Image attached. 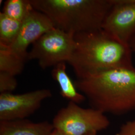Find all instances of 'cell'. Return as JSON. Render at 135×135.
<instances>
[{"mask_svg":"<svg viewBox=\"0 0 135 135\" xmlns=\"http://www.w3.org/2000/svg\"><path fill=\"white\" fill-rule=\"evenodd\" d=\"M115 135H135V120L123 124Z\"/></svg>","mask_w":135,"mask_h":135,"instance_id":"obj_15","label":"cell"},{"mask_svg":"<svg viewBox=\"0 0 135 135\" xmlns=\"http://www.w3.org/2000/svg\"><path fill=\"white\" fill-rule=\"evenodd\" d=\"M87 135H97V133H91V134Z\"/></svg>","mask_w":135,"mask_h":135,"instance_id":"obj_18","label":"cell"},{"mask_svg":"<svg viewBox=\"0 0 135 135\" xmlns=\"http://www.w3.org/2000/svg\"><path fill=\"white\" fill-rule=\"evenodd\" d=\"M102 29L129 45L135 35V0H113Z\"/></svg>","mask_w":135,"mask_h":135,"instance_id":"obj_7","label":"cell"},{"mask_svg":"<svg viewBox=\"0 0 135 135\" xmlns=\"http://www.w3.org/2000/svg\"><path fill=\"white\" fill-rule=\"evenodd\" d=\"M75 48L68 62L77 77L102 70L134 67L129 46L103 30L74 35Z\"/></svg>","mask_w":135,"mask_h":135,"instance_id":"obj_2","label":"cell"},{"mask_svg":"<svg viewBox=\"0 0 135 135\" xmlns=\"http://www.w3.org/2000/svg\"><path fill=\"white\" fill-rule=\"evenodd\" d=\"M22 22L0 13V46L9 47L17 38Z\"/></svg>","mask_w":135,"mask_h":135,"instance_id":"obj_11","label":"cell"},{"mask_svg":"<svg viewBox=\"0 0 135 135\" xmlns=\"http://www.w3.org/2000/svg\"><path fill=\"white\" fill-rule=\"evenodd\" d=\"M54 129L66 135H87L104 130L110 122L96 109L83 108L72 102L58 111L53 120Z\"/></svg>","mask_w":135,"mask_h":135,"instance_id":"obj_4","label":"cell"},{"mask_svg":"<svg viewBox=\"0 0 135 135\" xmlns=\"http://www.w3.org/2000/svg\"><path fill=\"white\" fill-rule=\"evenodd\" d=\"M26 60L12 53L5 47L0 46V72L16 76L24 70Z\"/></svg>","mask_w":135,"mask_h":135,"instance_id":"obj_12","label":"cell"},{"mask_svg":"<svg viewBox=\"0 0 135 135\" xmlns=\"http://www.w3.org/2000/svg\"><path fill=\"white\" fill-rule=\"evenodd\" d=\"M53 125L48 121L35 123L27 119L0 121V135H50Z\"/></svg>","mask_w":135,"mask_h":135,"instance_id":"obj_9","label":"cell"},{"mask_svg":"<svg viewBox=\"0 0 135 135\" xmlns=\"http://www.w3.org/2000/svg\"><path fill=\"white\" fill-rule=\"evenodd\" d=\"M74 35L56 28L49 31L33 44L28 61L37 60L43 69L68 63L75 48Z\"/></svg>","mask_w":135,"mask_h":135,"instance_id":"obj_5","label":"cell"},{"mask_svg":"<svg viewBox=\"0 0 135 135\" xmlns=\"http://www.w3.org/2000/svg\"><path fill=\"white\" fill-rule=\"evenodd\" d=\"M54 28L52 21L46 15L34 9L22 22L19 33L14 42L10 47L5 48L27 61L29 46Z\"/></svg>","mask_w":135,"mask_h":135,"instance_id":"obj_8","label":"cell"},{"mask_svg":"<svg viewBox=\"0 0 135 135\" xmlns=\"http://www.w3.org/2000/svg\"><path fill=\"white\" fill-rule=\"evenodd\" d=\"M54 27L76 34L102 29L113 0H30Z\"/></svg>","mask_w":135,"mask_h":135,"instance_id":"obj_3","label":"cell"},{"mask_svg":"<svg viewBox=\"0 0 135 135\" xmlns=\"http://www.w3.org/2000/svg\"><path fill=\"white\" fill-rule=\"evenodd\" d=\"M74 84L91 108L122 115L135 111V68H116L87 73Z\"/></svg>","mask_w":135,"mask_h":135,"instance_id":"obj_1","label":"cell"},{"mask_svg":"<svg viewBox=\"0 0 135 135\" xmlns=\"http://www.w3.org/2000/svg\"><path fill=\"white\" fill-rule=\"evenodd\" d=\"M66 62L59 63L52 71V76L58 83L60 93L63 98L76 104H80L86 100L85 96L79 92L67 72Z\"/></svg>","mask_w":135,"mask_h":135,"instance_id":"obj_10","label":"cell"},{"mask_svg":"<svg viewBox=\"0 0 135 135\" xmlns=\"http://www.w3.org/2000/svg\"><path fill=\"white\" fill-rule=\"evenodd\" d=\"M129 45L131 49L133 54H134L135 56V35L131 39L130 43L129 44Z\"/></svg>","mask_w":135,"mask_h":135,"instance_id":"obj_16","label":"cell"},{"mask_svg":"<svg viewBox=\"0 0 135 135\" xmlns=\"http://www.w3.org/2000/svg\"><path fill=\"white\" fill-rule=\"evenodd\" d=\"M33 9L30 0H7L2 12L11 18L22 22Z\"/></svg>","mask_w":135,"mask_h":135,"instance_id":"obj_13","label":"cell"},{"mask_svg":"<svg viewBox=\"0 0 135 135\" xmlns=\"http://www.w3.org/2000/svg\"><path fill=\"white\" fill-rule=\"evenodd\" d=\"M50 135H66L62 133V132H60L59 131L56 130V129H54L53 131L52 132V133L50 134Z\"/></svg>","mask_w":135,"mask_h":135,"instance_id":"obj_17","label":"cell"},{"mask_svg":"<svg viewBox=\"0 0 135 135\" xmlns=\"http://www.w3.org/2000/svg\"><path fill=\"white\" fill-rule=\"evenodd\" d=\"M52 96L50 89H42L23 94H0V121L26 119L37 111L42 102Z\"/></svg>","mask_w":135,"mask_h":135,"instance_id":"obj_6","label":"cell"},{"mask_svg":"<svg viewBox=\"0 0 135 135\" xmlns=\"http://www.w3.org/2000/svg\"><path fill=\"white\" fill-rule=\"evenodd\" d=\"M18 82L16 77L7 73L0 72L1 93H12L17 88Z\"/></svg>","mask_w":135,"mask_h":135,"instance_id":"obj_14","label":"cell"}]
</instances>
